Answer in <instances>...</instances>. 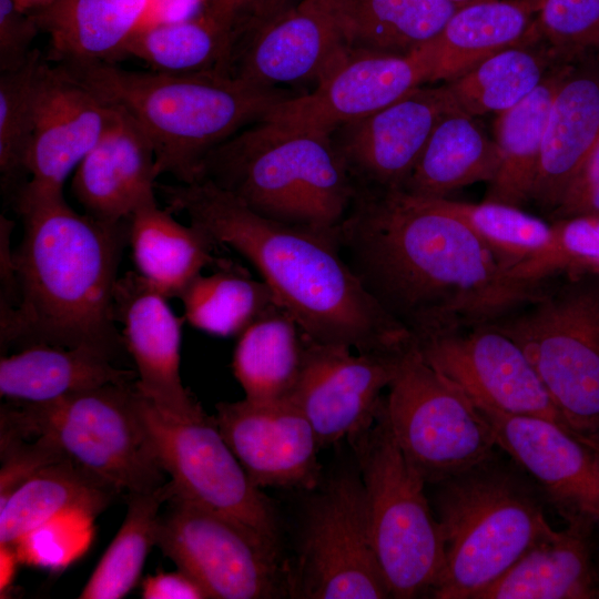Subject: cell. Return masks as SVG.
I'll return each instance as SVG.
<instances>
[{
    "label": "cell",
    "mask_w": 599,
    "mask_h": 599,
    "mask_svg": "<svg viewBox=\"0 0 599 599\" xmlns=\"http://www.w3.org/2000/svg\"><path fill=\"white\" fill-rule=\"evenodd\" d=\"M337 242L365 288L415 342L496 321L546 287L509 278L438 199L403 190L357 187Z\"/></svg>",
    "instance_id": "6da1fadb"
},
{
    "label": "cell",
    "mask_w": 599,
    "mask_h": 599,
    "mask_svg": "<svg viewBox=\"0 0 599 599\" xmlns=\"http://www.w3.org/2000/svg\"><path fill=\"white\" fill-rule=\"evenodd\" d=\"M156 189L171 212L242 255L308 339L359 353L414 343L353 272L336 235L267 219L207 180Z\"/></svg>",
    "instance_id": "7a4b0ae2"
},
{
    "label": "cell",
    "mask_w": 599,
    "mask_h": 599,
    "mask_svg": "<svg viewBox=\"0 0 599 599\" xmlns=\"http://www.w3.org/2000/svg\"><path fill=\"white\" fill-rule=\"evenodd\" d=\"M13 203L23 221L12 254L18 306L0 327L1 352L48 344L90 348L114 359L124 347L114 292L128 220L109 223L78 213L63 191L28 183Z\"/></svg>",
    "instance_id": "3957f363"
},
{
    "label": "cell",
    "mask_w": 599,
    "mask_h": 599,
    "mask_svg": "<svg viewBox=\"0 0 599 599\" xmlns=\"http://www.w3.org/2000/svg\"><path fill=\"white\" fill-rule=\"evenodd\" d=\"M65 68L133 118L154 148L158 174L179 183L195 182L215 148L293 95L222 71H132L114 63Z\"/></svg>",
    "instance_id": "277c9868"
},
{
    "label": "cell",
    "mask_w": 599,
    "mask_h": 599,
    "mask_svg": "<svg viewBox=\"0 0 599 599\" xmlns=\"http://www.w3.org/2000/svg\"><path fill=\"white\" fill-rule=\"evenodd\" d=\"M331 138L260 121L215 148L196 181L267 219L337 236L357 186Z\"/></svg>",
    "instance_id": "5b68a950"
},
{
    "label": "cell",
    "mask_w": 599,
    "mask_h": 599,
    "mask_svg": "<svg viewBox=\"0 0 599 599\" xmlns=\"http://www.w3.org/2000/svg\"><path fill=\"white\" fill-rule=\"evenodd\" d=\"M498 451L434 485L444 564L433 598L475 599L554 530L535 483Z\"/></svg>",
    "instance_id": "8992f818"
},
{
    "label": "cell",
    "mask_w": 599,
    "mask_h": 599,
    "mask_svg": "<svg viewBox=\"0 0 599 599\" xmlns=\"http://www.w3.org/2000/svg\"><path fill=\"white\" fill-rule=\"evenodd\" d=\"M135 382L42 404L7 402L0 410V435L42 438L120 495L154 490L166 483L165 473L141 417Z\"/></svg>",
    "instance_id": "52a82bcc"
},
{
    "label": "cell",
    "mask_w": 599,
    "mask_h": 599,
    "mask_svg": "<svg viewBox=\"0 0 599 599\" xmlns=\"http://www.w3.org/2000/svg\"><path fill=\"white\" fill-rule=\"evenodd\" d=\"M552 282L487 324L522 349L570 429L599 439V274Z\"/></svg>",
    "instance_id": "ba28073f"
},
{
    "label": "cell",
    "mask_w": 599,
    "mask_h": 599,
    "mask_svg": "<svg viewBox=\"0 0 599 599\" xmlns=\"http://www.w3.org/2000/svg\"><path fill=\"white\" fill-rule=\"evenodd\" d=\"M367 497L373 545L390 598L432 592L444 564L439 522L426 483L397 446L382 405L374 424L352 439Z\"/></svg>",
    "instance_id": "9c48e42d"
},
{
    "label": "cell",
    "mask_w": 599,
    "mask_h": 599,
    "mask_svg": "<svg viewBox=\"0 0 599 599\" xmlns=\"http://www.w3.org/2000/svg\"><path fill=\"white\" fill-rule=\"evenodd\" d=\"M382 412L402 454L426 485L463 473L499 448L477 405L427 364L415 343L399 358Z\"/></svg>",
    "instance_id": "30bf717a"
},
{
    "label": "cell",
    "mask_w": 599,
    "mask_h": 599,
    "mask_svg": "<svg viewBox=\"0 0 599 599\" xmlns=\"http://www.w3.org/2000/svg\"><path fill=\"white\" fill-rule=\"evenodd\" d=\"M139 408L154 456L171 477V497L229 519L278 556L280 525L275 508L248 478L214 417L205 413L191 418L173 417L161 412L140 390Z\"/></svg>",
    "instance_id": "8fae6325"
},
{
    "label": "cell",
    "mask_w": 599,
    "mask_h": 599,
    "mask_svg": "<svg viewBox=\"0 0 599 599\" xmlns=\"http://www.w3.org/2000/svg\"><path fill=\"white\" fill-rule=\"evenodd\" d=\"M285 570L291 598H390L373 545L358 467L335 474L312 496L296 557Z\"/></svg>",
    "instance_id": "7c38bea8"
},
{
    "label": "cell",
    "mask_w": 599,
    "mask_h": 599,
    "mask_svg": "<svg viewBox=\"0 0 599 599\" xmlns=\"http://www.w3.org/2000/svg\"><path fill=\"white\" fill-rule=\"evenodd\" d=\"M156 546L214 599L287 595L285 565L229 519L177 497L166 500Z\"/></svg>",
    "instance_id": "4fadbf2b"
},
{
    "label": "cell",
    "mask_w": 599,
    "mask_h": 599,
    "mask_svg": "<svg viewBox=\"0 0 599 599\" xmlns=\"http://www.w3.org/2000/svg\"><path fill=\"white\" fill-rule=\"evenodd\" d=\"M353 49L347 0H298L246 32L229 73L266 89L317 85Z\"/></svg>",
    "instance_id": "5bb4252c"
},
{
    "label": "cell",
    "mask_w": 599,
    "mask_h": 599,
    "mask_svg": "<svg viewBox=\"0 0 599 599\" xmlns=\"http://www.w3.org/2000/svg\"><path fill=\"white\" fill-rule=\"evenodd\" d=\"M415 344L425 362L475 404L570 429L522 349L496 327L486 323Z\"/></svg>",
    "instance_id": "9a60e30c"
},
{
    "label": "cell",
    "mask_w": 599,
    "mask_h": 599,
    "mask_svg": "<svg viewBox=\"0 0 599 599\" xmlns=\"http://www.w3.org/2000/svg\"><path fill=\"white\" fill-rule=\"evenodd\" d=\"M353 351L306 337L301 373L288 399L307 417L321 447L349 440L374 424L382 392L392 383L405 352Z\"/></svg>",
    "instance_id": "2e32d148"
},
{
    "label": "cell",
    "mask_w": 599,
    "mask_h": 599,
    "mask_svg": "<svg viewBox=\"0 0 599 599\" xmlns=\"http://www.w3.org/2000/svg\"><path fill=\"white\" fill-rule=\"evenodd\" d=\"M477 407L490 423L498 447L566 522L599 528V448L557 423Z\"/></svg>",
    "instance_id": "e0dca14e"
},
{
    "label": "cell",
    "mask_w": 599,
    "mask_h": 599,
    "mask_svg": "<svg viewBox=\"0 0 599 599\" xmlns=\"http://www.w3.org/2000/svg\"><path fill=\"white\" fill-rule=\"evenodd\" d=\"M425 83L415 51L399 55L354 48L314 90L281 100L261 121L332 134Z\"/></svg>",
    "instance_id": "ac0fdd59"
},
{
    "label": "cell",
    "mask_w": 599,
    "mask_h": 599,
    "mask_svg": "<svg viewBox=\"0 0 599 599\" xmlns=\"http://www.w3.org/2000/svg\"><path fill=\"white\" fill-rule=\"evenodd\" d=\"M213 417L256 487L312 490L318 486L321 445L312 424L291 399L222 402Z\"/></svg>",
    "instance_id": "d6986e66"
},
{
    "label": "cell",
    "mask_w": 599,
    "mask_h": 599,
    "mask_svg": "<svg viewBox=\"0 0 599 599\" xmlns=\"http://www.w3.org/2000/svg\"><path fill=\"white\" fill-rule=\"evenodd\" d=\"M453 113L441 84L420 85L339 128L335 142L357 187L402 190L437 123Z\"/></svg>",
    "instance_id": "ffe728a7"
},
{
    "label": "cell",
    "mask_w": 599,
    "mask_h": 599,
    "mask_svg": "<svg viewBox=\"0 0 599 599\" xmlns=\"http://www.w3.org/2000/svg\"><path fill=\"white\" fill-rule=\"evenodd\" d=\"M115 106L65 67L44 62L37 87L28 151V184L63 191L67 177L103 135Z\"/></svg>",
    "instance_id": "44dd1931"
},
{
    "label": "cell",
    "mask_w": 599,
    "mask_h": 599,
    "mask_svg": "<svg viewBox=\"0 0 599 599\" xmlns=\"http://www.w3.org/2000/svg\"><path fill=\"white\" fill-rule=\"evenodd\" d=\"M114 315L122 325L124 348L136 366V387L161 412L176 418L204 413L183 386L180 349L184 317L167 298L135 271L120 276L114 292Z\"/></svg>",
    "instance_id": "7402d4cb"
},
{
    "label": "cell",
    "mask_w": 599,
    "mask_h": 599,
    "mask_svg": "<svg viewBox=\"0 0 599 599\" xmlns=\"http://www.w3.org/2000/svg\"><path fill=\"white\" fill-rule=\"evenodd\" d=\"M114 105V104H113ZM73 172L71 191L84 213L120 223L144 203L155 200L154 148L122 108Z\"/></svg>",
    "instance_id": "603a6c76"
},
{
    "label": "cell",
    "mask_w": 599,
    "mask_h": 599,
    "mask_svg": "<svg viewBox=\"0 0 599 599\" xmlns=\"http://www.w3.org/2000/svg\"><path fill=\"white\" fill-rule=\"evenodd\" d=\"M599 143V59L571 63L547 119L530 202L551 214Z\"/></svg>",
    "instance_id": "cb8c5ba5"
},
{
    "label": "cell",
    "mask_w": 599,
    "mask_h": 599,
    "mask_svg": "<svg viewBox=\"0 0 599 599\" xmlns=\"http://www.w3.org/2000/svg\"><path fill=\"white\" fill-rule=\"evenodd\" d=\"M258 0H202L187 17L141 31L126 57L152 70L227 72Z\"/></svg>",
    "instance_id": "d4e9b609"
},
{
    "label": "cell",
    "mask_w": 599,
    "mask_h": 599,
    "mask_svg": "<svg viewBox=\"0 0 599 599\" xmlns=\"http://www.w3.org/2000/svg\"><path fill=\"white\" fill-rule=\"evenodd\" d=\"M538 9L530 0H480L459 7L435 38L415 50L427 83L447 82L507 48L531 43Z\"/></svg>",
    "instance_id": "484cf974"
},
{
    "label": "cell",
    "mask_w": 599,
    "mask_h": 599,
    "mask_svg": "<svg viewBox=\"0 0 599 599\" xmlns=\"http://www.w3.org/2000/svg\"><path fill=\"white\" fill-rule=\"evenodd\" d=\"M596 527L567 521L535 542L475 599L599 598L592 535Z\"/></svg>",
    "instance_id": "4316f807"
},
{
    "label": "cell",
    "mask_w": 599,
    "mask_h": 599,
    "mask_svg": "<svg viewBox=\"0 0 599 599\" xmlns=\"http://www.w3.org/2000/svg\"><path fill=\"white\" fill-rule=\"evenodd\" d=\"M153 0H55L33 12L50 60L65 67L114 63L148 27Z\"/></svg>",
    "instance_id": "83f0119b"
},
{
    "label": "cell",
    "mask_w": 599,
    "mask_h": 599,
    "mask_svg": "<svg viewBox=\"0 0 599 599\" xmlns=\"http://www.w3.org/2000/svg\"><path fill=\"white\" fill-rule=\"evenodd\" d=\"M135 372L84 347L33 344L1 356L0 394L7 402L42 404L108 384L133 383Z\"/></svg>",
    "instance_id": "f1b7e54d"
},
{
    "label": "cell",
    "mask_w": 599,
    "mask_h": 599,
    "mask_svg": "<svg viewBox=\"0 0 599 599\" xmlns=\"http://www.w3.org/2000/svg\"><path fill=\"white\" fill-rule=\"evenodd\" d=\"M156 199L138 207L128 219V245L135 272L166 298L177 297L209 266L225 258L214 256L219 246L203 230L179 223Z\"/></svg>",
    "instance_id": "f546056e"
},
{
    "label": "cell",
    "mask_w": 599,
    "mask_h": 599,
    "mask_svg": "<svg viewBox=\"0 0 599 599\" xmlns=\"http://www.w3.org/2000/svg\"><path fill=\"white\" fill-rule=\"evenodd\" d=\"M474 119L456 112L446 114L402 190L423 197L447 199L474 183H490L500 164L498 146Z\"/></svg>",
    "instance_id": "4dcf8cb0"
},
{
    "label": "cell",
    "mask_w": 599,
    "mask_h": 599,
    "mask_svg": "<svg viewBox=\"0 0 599 599\" xmlns=\"http://www.w3.org/2000/svg\"><path fill=\"white\" fill-rule=\"evenodd\" d=\"M569 67H554L528 97L498 114L495 141L500 164L484 201L517 207L530 202L547 119Z\"/></svg>",
    "instance_id": "1f68e13d"
},
{
    "label": "cell",
    "mask_w": 599,
    "mask_h": 599,
    "mask_svg": "<svg viewBox=\"0 0 599 599\" xmlns=\"http://www.w3.org/2000/svg\"><path fill=\"white\" fill-rule=\"evenodd\" d=\"M119 495L70 460L49 464L0 504V545L14 546L67 511L84 510L97 516Z\"/></svg>",
    "instance_id": "d6a6232c"
},
{
    "label": "cell",
    "mask_w": 599,
    "mask_h": 599,
    "mask_svg": "<svg viewBox=\"0 0 599 599\" xmlns=\"http://www.w3.org/2000/svg\"><path fill=\"white\" fill-rule=\"evenodd\" d=\"M306 336L295 319L276 305L237 336L233 374L246 399H287L298 379Z\"/></svg>",
    "instance_id": "836d02e7"
},
{
    "label": "cell",
    "mask_w": 599,
    "mask_h": 599,
    "mask_svg": "<svg viewBox=\"0 0 599 599\" xmlns=\"http://www.w3.org/2000/svg\"><path fill=\"white\" fill-rule=\"evenodd\" d=\"M558 64L542 45L522 43L487 58L441 85L453 112L471 118L499 114L528 97Z\"/></svg>",
    "instance_id": "e575fe53"
},
{
    "label": "cell",
    "mask_w": 599,
    "mask_h": 599,
    "mask_svg": "<svg viewBox=\"0 0 599 599\" xmlns=\"http://www.w3.org/2000/svg\"><path fill=\"white\" fill-rule=\"evenodd\" d=\"M179 298L191 326L220 337L238 336L278 305L262 280H254L229 260L212 274L196 276Z\"/></svg>",
    "instance_id": "d590c367"
},
{
    "label": "cell",
    "mask_w": 599,
    "mask_h": 599,
    "mask_svg": "<svg viewBox=\"0 0 599 599\" xmlns=\"http://www.w3.org/2000/svg\"><path fill=\"white\" fill-rule=\"evenodd\" d=\"M354 48L405 55L443 29L461 7L446 0H347Z\"/></svg>",
    "instance_id": "8d00e7d4"
},
{
    "label": "cell",
    "mask_w": 599,
    "mask_h": 599,
    "mask_svg": "<svg viewBox=\"0 0 599 599\" xmlns=\"http://www.w3.org/2000/svg\"><path fill=\"white\" fill-rule=\"evenodd\" d=\"M171 495L169 481L151 491L126 495L125 519L79 598L120 599L131 591L156 545L161 507Z\"/></svg>",
    "instance_id": "74e56055"
},
{
    "label": "cell",
    "mask_w": 599,
    "mask_h": 599,
    "mask_svg": "<svg viewBox=\"0 0 599 599\" xmlns=\"http://www.w3.org/2000/svg\"><path fill=\"white\" fill-rule=\"evenodd\" d=\"M438 200L480 238L506 275L539 252L550 238L551 224L521 207L486 201L476 204L448 197Z\"/></svg>",
    "instance_id": "f35d334b"
},
{
    "label": "cell",
    "mask_w": 599,
    "mask_h": 599,
    "mask_svg": "<svg viewBox=\"0 0 599 599\" xmlns=\"http://www.w3.org/2000/svg\"><path fill=\"white\" fill-rule=\"evenodd\" d=\"M548 243L507 276L518 283L545 286L558 276L599 274V215L554 220Z\"/></svg>",
    "instance_id": "ab89813d"
},
{
    "label": "cell",
    "mask_w": 599,
    "mask_h": 599,
    "mask_svg": "<svg viewBox=\"0 0 599 599\" xmlns=\"http://www.w3.org/2000/svg\"><path fill=\"white\" fill-rule=\"evenodd\" d=\"M45 61L33 50L23 65L0 74V174L4 191L28 174L37 87Z\"/></svg>",
    "instance_id": "60d3db41"
},
{
    "label": "cell",
    "mask_w": 599,
    "mask_h": 599,
    "mask_svg": "<svg viewBox=\"0 0 599 599\" xmlns=\"http://www.w3.org/2000/svg\"><path fill=\"white\" fill-rule=\"evenodd\" d=\"M531 43L547 49L559 64L599 59V0H542Z\"/></svg>",
    "instance_id": "b9f144b4"
},
{
    "label": "cell",
    "mask_w": 599,
    "mask_h": 599,
    "mask_svg": "<svg viewBox=\"0 0 599 599\" xmlns=\"http://www.w3.org/2000/svg\"><path fill=\"white\" fill-rule=\"evenodd\" d=\"M94 517L84 510L54 517L14 545L20 560L55 569L67 566L89 545Z\"/></svg>",
    "instance_id": "7bdbcfd3"
},
{
    "label": "cell",
    "mask_w": 599,
    "mask_h": 599,
    "mask_svg": "<svg viewBox=\"0 0 599 599\" xmlns=\"http://www.w3.org/2000/svg\"><path fill=\"white\" fill-rule=\"evenodd\" d=\"M0 504L44 466L65 459L42 438L0 436Z\"/></svg>",
    "instance_id": "ee69618b"
},
{
    "label": "cell",
    "mask_w": 599,
    "mask_h": 599,
    "mask_svg": "<svg viewBox=\"0 0 599 599\" xmlns=\"http://www.w3.org/2000/svg\"><path fill=\"white\" fill-rule=\"evenodd\" d=\"M41 32L33 12L19 9L13 0H0V71L23 65L33 52L31 44Z\"/></svg>",
    "instance_id": "f6af8a7d"
},
{
    "label": "cell",
    "mask_w": 599,
    "mask_h": 599,
    "mask_svg": "<svg viewBox=\"0 0 599 599\" xmlns=\"http://www.w3.org/2000/svg\"><path fill=\"white\" fill-rule=\"evenodd\" d=\"M599 215V143L569 186L552 220Z\"/></svg>",
    "instance_id": "bcb514c9"
},
{
    "label": "cell",
    "mask_w": 599,
    "mask_h": 599,
    "mask_svg": "<svg viewBox=\"0 0 599 599\" xmlns=\"http://www.w3.org/2000/svg\"><path fill=\"white\" fill-rule=\"evenodd\" d=\"M144 599H203L201 588L184 572H159L142 583Z\"/></svg>",
    "instance_id": "7dc6e473"
},
{
    "label": "cell",
    "mask_w": 599,
    "mask_h": 599,
    "mask_svg": "<svg viewBox=\"0 0 599 599\" xmlns=\"http://www.w3.org/2000/svg\"><path fill=\"white\" fill-rule=\"evenodd\" d=\"M296 2V0H258L248 30L274 20Z\"/></svg>",
    "instance_id": "c3c4849f"
},
{
    "label": "cell",
    "mask_w": 599,
    "mask_h": 599,
    "mask_svg": "<svg viewBox=\"0 0 599 599\" xmlns=\"http://www.w3.org/2000/svg\"><path fill=\"white\" fill-rule=\"evenodd\" d=\"M20 560L16 546L0 545V593L1 597L10 587L17 562Z\"/></svg>",
    "instance_id": "681fc988"
},
{
    "label": "cell",
    "mask_w": 599,
    "mask_h": 599,
    "mask_svg": "<svg viewBox=\"0 0 599 599\" xmlns=\"http://www.w3.org/2000/svg\"><path fill=\"white\" fill-rule=\"evenodd\" d=\"M54 1L55 0H13V2L19 9L29 12L42 10L49 7Z\"/></svg>",
    "instance_id": "f907efd6"
},
{
    "label": "cell",
    "mask_w": 599,
    "mask_h": 599,
    "mask_svg": "<svg viewBox=\"0 0 599 599\" xmlns=\"http://www.w3.org/2000/svg\"><path fill=\"white\" fill-rule=\"evenodd\" d=\"M446 1L458 4V6H464V4H468V3L480 1V0H446Z\"/></svg>",
    "instance_id": "816d5d0a"
},
{
    "label": "cell",
    "mask_w": 599,
    "mask_h": 599,
    "mask_svg": "<svg viewBox=\"0 0 599 599\" xmlns=\"http://www.w3.org/2000/svg\"><path fill=\"white\" fill-rule=\"evenodd\" d=\"M587 443L593 445L595 447L599 448V439H586Z\"/></svg>",
    "instance_id": "f5cc1de1"
},
{
    "label": "cell",
    "mask_w": 599,
    "mask_h": 599,
    "mask_svg": "<svg viewBox=\"0 0 599 599\" xmlns=\"http://www.w3.org/2000/svg\"><path fill=\"white\" fill-rule=\"evenodd\" d=\"M530 1H534V2H536V3H538L540 6L542 0H530Z\"/></svg>",
    "instance_id": "db71d44e"
},
{
    "label": "cell",
    "mask_w": 599,
    "mask_h": 599,
    "mask_svg": "<svg viewBox=\"0 0 599 599\" xmlns=\"http://www.w3.org/2000/svg\"><path fill=\"white\" fill-rule=\"evenodd\" d=\"M597 568H598V572H599V557H598V560H597Z\"/></svg>",
    "instance_id": "11a10c76"
}]
</instances>
